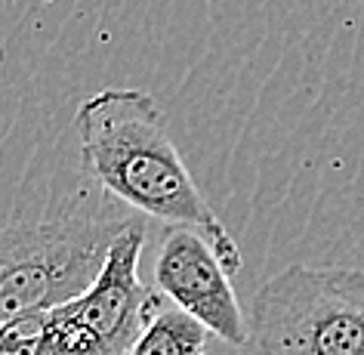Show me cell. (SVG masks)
Wrapping results in <instances>:
<instances>
[{
  "instance_id": "obj_5",
  "label": "cell",
  "mask_w": 364,
  "mask_h": 355,
  "mask_svg": "<svg viewBox=\"0 0 364 355\" xmlns=\"http://www.w3.org/2000/svg\"><path fill=\"white\" fill-rule=\"evenodd\" d=\"M145 248L142 223H127L112 241L105 263L84 294L62 303L80 324H87L112 355H127L149 318L158 312V294L139 281V260Z\"/></svg>"
},
{
  "instance_id": "obj_7",
  "label": "cell",
  "mask_w": 364,
  "mask_h": 355,
  "mask_svg": "<svg viewBox=\"0 0 364 355\" xmlns=\"http://www.w3.org/2000/svg\"><path fill=\"white\" fill-rule=\"evenodd\" d=\"M34 355H112V352L65 306H56L47 309V315H43L41 340L34 346Z\"/></svg>"
},
{
  "instance_id": "obj_2",
  "label": "cell",
  "mask_w": 364,
  "mask_h": 355,
  "mask_svg": "<svg viewBox=\"0 0 364 355\" xmlns=\"http://www.w3.org/2000/svg\"><path fill=\"white\" fill-rule=\"evenodd\" d=\"M247 324L259 355H364V269L287 266L257 290Z\"/></svg>"
},
{
  "instance_id": "obj_1",
  "label": "cell",
  "mask_w": 364,
  "mask_h": 355,
  "mask_svg": "<svg viewBox=\"0 0 364 355\" xmlns=\"http://www.w3.org/2000/svg\"><path fill=\"white\" fill-rule=\"evenodd\" d=\"M80 170L108 195L121 198L142 216L167 226H192L213 244L225 269L238 272L241 250L225 223L207 204L188 173L167 115L151 93L133 87H105L77 108Z\"/></svg>"
},
{
  "instance_id": "obj_3",
  "label": "cell",
  "mask_w": 364,
  "mask_h": 355,
  "mask_svg": "<svg viewBox=\"0 0 364 355\" xmlns=\"http://www.w3.org/2000/svg\"><path fill=\"white\" fill-rule=\"evenodd\" d=\"M127 220L53 216L0 229V324L47 312L93 285Z\"/></svg>"
},
{
  "instance_id": "obj_6",
  "label": "cell",
  "mask_w": 364,
  "mask_h": 355,
  "mask_svg": "<svg viewBox=\"0 0 364 355\" xmlns=\"http://www.w3.org/2000/svg\"><path fill=\"white\" fill-rule=\"evenodd\" d=\"M210 331L182 309H158L127 355H204Z\"/></svg>"
},
{
  "instance_id": "obj_4",
  "label": "cell",
  "mask_w": 364,
  "mask_h": 355,
  "mask_svg": "<svg viewBox=\"0 0 364 355\" xmlns=\"http://www.w3.org/2000/svg\"><path fill=\"white\" fill-rule=\"evenodd\" d=\"M154 285L176 309L198 318L232 346L250 343L247 315L235 297L232 272L192 226H167L154 257Z\"/></svg>"
}]
</instances>
